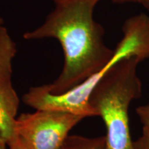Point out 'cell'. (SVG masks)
Listing matches in <instances>:
<instances>
[{
    "label": "cell",
    "instance_id": "obj_1",
    "mask_svg": "<svg viewBox=\"0 0 149 149\" xmlns=\"http://www.w3.org/2000/svg\"><path fill=\"white\" fill-rule=\"evenodd\" d=\"M55 8L44 23L26 40L55 38L64 55L61 74L53 83L41 86L46 92L60 95L68 92L102 71L115 55L104 42V31L93 17L95 0H54Z\"/></svg>",
    "mask_w": 149,
    "mask_h": 149
},
{
    "label": "cell",
    "instance_id": "obj_6",
    "mask_svg": "<svg viewBox=\"0 0 149 149\" xmlns=\"http://www.w3.org/2000/svg\"><path fill=\"white\" fill-rule=\"evenodd\" d=\"M105 136L86 137L69 135L60 149H105Z\"/></svg>",
    "mask_w": 149,
    "mask_h": 149
},
{
    "label": "cell",
    "instance_id": "obj_10",
    "mask_svg": "<svg viewBox=\"0 0 149 149\" xmlns=\"http://www.w3.org/2000/svg\"><path fill=\"white\" fill-rule=\"evenodd\" d=\"M135 149H147L146 143H145L144 139L142 136L139 137L138 140L135 141Z\"/></svg>",
    "mask_w": 149,
    "mask_h": 149
},
{
    "label": "cell",
    "instance_id": "obj_8",
    "mask_svg": "<svg viewBox=\"0 0 149 149\" xmlns=\"http://www.w3.org/2000/svg\"><path fill=\"white\" fill-rule=\"evenodd\" d=\"M8 149H27L19 137H17L8 145Z\"/></svg>",
    "mask_w": 149,
    "mask_h": 149
},
{
    "label": "cell",
    "instance_id": "obj_13",
    "mask_svg": "<svg viewBox=\"0 0 149 149\" xmlns=\"http://www.w3.org/2000/svg\"><path fill=\"white\" fill-rule=\"evenodd\" d=\"M96 1H100V0H95ZM113 1H115V2H127V1H129V0H113Z\"/></svg>",
    "mask_w": 149,
    "mask_h": 149
},
{
    "label": "cell",
    "instance_id": "obj_7",
    "mask_svg": "<svg viewBox=\"0 0 149 149\" xmlns=\"http://www.w3.org/2000/svg\"><path fill=\"white\" fill-rule=\"evenodd\" d=\"M136 113L143 126L149 127V103L137 108Z\"/></svg>",
    "mask_w": 149,
    "mask_h": 149
},
{
    "label": "cell",
    "instance_id": "obj_5",
    "mask_svg": "<svg viewBox=\"0 0 149 149\" xmlns=\"http://www.w3.org/2000/svg\"><path fill=\"white\" fill-rule=\"evenodd\" d=\"M17 52L16 44L8 31L0 26V83L11 81L12 61Z\"/></svg>",
    "mask_w": 149,
    "mask_h": 149
},
{
    "label": "cell",
    "instance_id": "obj_4",
    "mask_svg": "<svg viewBox=\"0 0 149 149\" xmlns=\"http://www.w3.org/2000/svg\"><path fill=\"white\" fill-rule=\"evenodd\" d=\"M19 100L11 81L0 83V137L8 145L16 138Z\"/></svg>",
    "mask_w": 149,
    "mask_h": 149
},
{
    "label": "cell",
    "instance_id": "obj_3",
    "mask_svg": "<svg viewBox=\"0 0 149 149\" xmlns=\"http://www.w3.org/2000/svg\"><path fill=\"white\" fill-rule=\"evenodd\" d=\"M84 119L57 110L40 109L17 117L16 136L27 149H60L70 131Z\"/></svg>",
    "mask_w": 149,
    "mask_h": 149
},
{
    "label": "cell",
    "instance_id": "obj_2",
    "mask_svg": "<svg viewBox=\"0 0 149 149\" xmlns=\"http://www.w3.org/2000/svg\"><path fill=\"white\" fill-rule=\"evenodd\" d=\"M141 61L130 56L113 65L98 81L89 102L105 124V149H135L128 120V108L141 95L142 85L137 74Z\"/></svg>",
    "mask_w": 149,
    "mask_h": 149
},
{
    "label": "cell",
    "instance_id": "obj_14",
    "mask_svg": "<svg viewBox=\"0 0 149 149\" xmlns=\"http://www.w3.org/2000/svg\"><path fill=\"white\" fill-rule=\"evenodd\" d=\"M3 23V19L1 18V17H0V26H2Z\"/></svg>",
    "mask_w": 149,
    "mask_h": 149
},
{
    "label": "cell",
    "instance_id": "obj_12",
    "mask_svg": "<svg viewBox=\"0 0 149 149\" xmlns=\"http://www.w3.org/2000/svg\"><path fill=\"white\" fill-rule=\"evenodd\" d=\"M8 145L0 137V149H8Z\"/></svg>",
    "mask_w": 149,
    "mask_h": 149
},
{
    "label": "cell",
    "instance_id": "obj_11",
    "mask_svg": "<svg viewBox=\"0 0 149 149\" xmlns=\"http://www.w3.org/2000/svg\"><path fill=\"white\" fill-rule=\"evenodd\" d=\"M129 1H133V2L140 3L147 10L148 15H149V0H129Z\"/></svg>",
    "mask_w": 149,
    "mask_h": 149
},
{
    "label": "cell",
    "instance_id": "obj_9",
    "mask_svg": "<svg viewBox=\"0 0 149 149\" xmlns=\"http://www.w3.org/2000/svg\"><path fill=\"white\" fill-rule=\"evenodd\" d=\"M142 137H144L145 143H146V148L149 149V127L148 126H143Z\"/></svg>",
    "mask_w": 149,
    "mask_h": 149
}]
</instances>
